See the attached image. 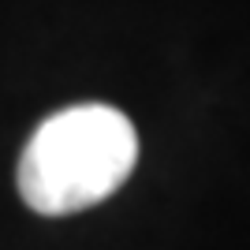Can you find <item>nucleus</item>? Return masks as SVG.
I'll list each match as a JSON object with an SVG mask.
<instances>
[{
	"instance_id": "1",
	"label": "nucleus",
	"mask_w": 250,
	"mask_h": 250,
	"mask_svg": "<svg viewBox=\"0 0 250 250\" xmlns=\"http://www.w3.org/2000/svg\"><path fill=\"white\" fill-rule=\"evenodd\" d=\"M138 161V135L112 104L52 112L19 157V194L42 217L90 209L124 187Z\"/></svg>"
}]
</instances>
